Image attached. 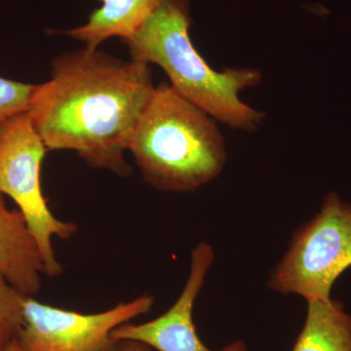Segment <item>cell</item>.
<instances>
[{"instance_id":"cell-1","label":"cell","mask_w":351,"mask_h":351,"mask_svg":"<svg viewBox=\"0 0 351 351\" xmlns=\"http://www.w3.org/2000/svg\"><path fill=\"white\" fill-rule=\"evenodd\" d=\"M154 88L149 64L85 47L55 58L27 112L47 151L75 152L90 167L127 177L124 154Z\"/></svg>"},{"instance_id":"cell-2","label":"cell","mask_w":351,"mask_h":351,"mask_svg":"<svg viewBox=\"0 0 351 351\" xmlns=\"http://www.w3.org/2000/svg\"><path fill=\"white\" fill-rule=\"evenodd\" d=\"M191 23L189 0H163L130 38L123 39L131 60L157 64L178 94L216 121L239 131H257L265 114L246 105L239 93L258 86L262 73L251 68L215 71L191 43Z\"/></svg>"},{"instance_id":"cell-3","label":"cell","mask_w":351,"mask_h":351,"mask_svg":"<svg viewBox=\"0 0 351 351\" xmlns=\"http://www.w3.org/2000/svg\"><path fill=\"white\" fill-rule=\"evenodd\" d=\"M128 152L145 181L165 193H195L217 179L228 161L216 120L166 83L154 88Z\"/></svg>"},{"instance_id":"cell-4","label":"cell","mask_w":351,"mask_h":351,"mask_svg":"<svg viewBox=\"0 0 351 351\" xmlns=\"http://www.w3.org/2000/svg\"><path fill=\"white\" fill-rule=\"evenodd\" d=\"M350 267L351 203L330 193L319 212L294 233L267 286L306 302L326 301L337 279Z\"/></svg>"},{"instance_id":"cell-5","label":"cell","mask_w":351,"mask_h":351,"mask_svg":"<svg viewBox=\"0 0 351 351\" xmlns=\"http://www.w3.org/2000/svg\"><path fill=\"white\" fill-rule=\"evenodd\" d=\"M46 152L27 112L0 124V193L12 198L24 215L38 244L44 274L58 277L63 267L55 254L53 239H71L77 226L55 217L44 198L40 172Z\"/></svg>"},{"instance_id":"cell-6","label":"cell","mask_w":351,"mask_h":351,"mask_svg":"<svg viewBox=\"0 0 351 351\" xmlns=\"http://www.w3.org/2000/svg\"><path fill=\"white\" fill-rule=\"evenodd\" d=\"M154 298L144 294L99 313L66 311L24 297L25 323L18 341L27 351H115L113 330L149 313Z\"/></svg>"},{"instance_id":"cell-7","label":"cell","mask_w":351,"mask_h":351,"mask_svg":"<svg viewBox=\"0 0 351 351\" xmlns=\"http://www.w3.org/2000/svg\"><path fill=\"white\" fill-rule=\"evenodd\" d=\"M215 260L211 245L201 241L191 250V269L181 295L168 311L147 322H129L113 330L117 341L133 339L156 351H214L209 350L198 336L193 322V307L204 286L208 271ZM219 351H248L242 339L228 343Z\"/></svg>"},{"instance_id":"cell-8","label":"cell","mask_w":351,"mask_h":351,"mask_svg":"<svg viewBox=\"0 0 351 351\" xmlns=\"http://www.w3.org/2000/svg\"><path fill=\"white\" fill-rule=\"evenodd\" d=\"M0 272L23 295L38 294L44 267L38 244L19 209L7 206L0 193Z\"/></svg>"},{"instance_id":"cell-9","label":"cell","mask_w":351,"mask_h":351,"mask_svg":"<svg viewBox=\"0 0 351 351\" xmlns=\"http://www.w3.org/2000/svg\"><path fill=\"white\" fill-rule=\"evenodd\" d=\"M101 6L90 14L87 23L75 29L59 32L98 48L108 39L130 38L163 0H98Z\"/></svg>"},{"instance_id":"cell-10","label":"cell","mask_w":351,"mask_h":351,"mask_svg":"<svg viewBox=\"0 0 351 351\" xmlns=\"http://www.w3.org/2000/svg\"><path fill=\"white\" fill-rule=\"evenodd\" d=\"M292 351H351V315L343 302L307 301L306 321Z\"/></svg>"},{"instance_id":"cell-11","label":"cell","mask_w":351,"mask_h":351,"mask_svg":"<svg viewBox=\"0 0 351 351\" xmlns=\"http://www.w3.org/2000/svg\"><path fill=\"white\" fill-rule=\"evenodd\" d=\"M24 297L0 272V351L18 339L24 326Z\"/></svg>"},{"instance_id":"cell-12","label":"cell","mask_w":351,"mask_h":351,"mask_svg":"<svg viewBox=\"0 0 351 351\" xmlns=\"http://www.w3.org/2000/svg\"><path fill=\"white\" fill-rule=\"evenodd\" d=\"M36 86L0 76V124L27 112Z\"/></svg>"},{"instance_id":"cell-13","label":"cell","mask_w":351,"mask_h":351,"mask_svg":"<svg viewBox=\"0 0 351 351\" xmlns=\"http://www.w3.org/2000/svg\"><path fill=\"white\" fill-rule=\"evenodd\" d=\"M115 351H154L151 346L133 341V339H122L117 343Z\"/></svg>"},{"instance_id":"cell-14","label":"cell","mask_w":351,"mask_h":351,"mask_svg":"<svg viewBox=\"0 0 351 351\" xmlns=\"http://www.w3.org/2000/svg\"><path fill=\"white\" fill-rule=\"evenodd\" d=\"M1 351H27L23 348L22 346L20 345L19 341L18 339H14L12 343H9L8 346H6L4 350Z\"/></svg>"}]
</instances>
